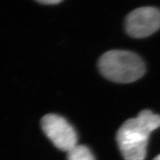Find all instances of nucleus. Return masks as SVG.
<instances>
[{
	"mask_svg": "<svg viewBox=\"0 0 160 160\" xmlns=\"http://www.w3.org/2000/svg\"><path fill=\"white\" fill-rule=\"evenodd\" d=\"M160 127V116L145 109L125 122L117 133V142L126 160H144L149 135Z\"/></svg>",
	"mask_w": 160,
	"mask_h": 160,
	"instance_id": "nucleus-1",
	"label": "nucleus"
},
{
	"mask_svg": "<svg viewBox=\"0 0 160 160\" xmlns=\"http://www.w3.org/2000/svg\"><path fill=\"white\" fill-rule=\"evenodd\" d=\"M101 73L112 82L132 83L141 78L146 71L142 59L125 50H111L103 53L98 62Z\"/></svg>",
	"mask_w": 160,
	"mask_h": 160,
	"instance_id": "nucleus-2",
	"label": "nucleus"
},
{
	"mask_svg": "<svg viewBox=\"0 0 160 160\" xmlns=\"http://www.w3.org/2000/svg\"><path fill=\"white\" fill-rule=\"evenodd\" d=\"M41 124L45 134L59 149L68 152L77 145L76 131L63 117L48 114L42 119Z\"/></svg>",
	"mask_w": 160,
	"mask_h": 160,
	"instance_id": "nucleus-3",
	"label": "nucleus"
},
{
	"mask_svg": "<svg viewBox=\"0 0 160 160\" xmlns=\"http://www.w3.org/2000/svg\"><path fill=\"white\" fill-rule=\"evenodd\" d=\"M126 29L130 36L144 38L160 28V11L153 7H142L133 10L126 19Z\"/></svg>",
	"mask_w": 160,
	"mask_h": 160,
	"instance_id": "nucleus-4",
	"label": "nucleus"
},
{
	"mask_svg": "<svg viewBox=\"0 0 160 160\" xmlns=\"http://www.w3.org/2000/svg\"><path fill=\"white\" fill-rule=\"evenodd\" d=\"M68 160H95V158L88 147L77 144L68 152Z\"/></svg>",
	"mask_w": 160,
	"mask_h": 160,
	"instance_id": "nucleus-5",
	"label": "nucleus"
},
{
	"mask_svg": "<svg viewBox=\"0 0 160 160\" xmlns=\"http://www.w3.org/2000/svg\"><path fill=\"white\" fill-rule=\"evenodd\" d=\"M62 1H59V0H42V1H38L39 3H43V4H58L61 2Z\"/></svg>",
	"mask_w": 160,
	"mask_h": 160,
	"instance_id": "nucleus-6",
	"label": "nucleus"
},
{
	"mask_svg": "<svg viewBox=\"0 0 160 160\" xmlns=\"http://www.w3.org/2000/svg\"><path fill=\"white\" fill-rule=\"evenodd\" d=\"M153 160H160V154L158 155V156H156V158H155Z\"/></svg>",
	"mask_w": 160,
	"mask_h": 160,
	"instance_id": "nucleus-7",
	"label": "nucleus"
}]
</instances>
